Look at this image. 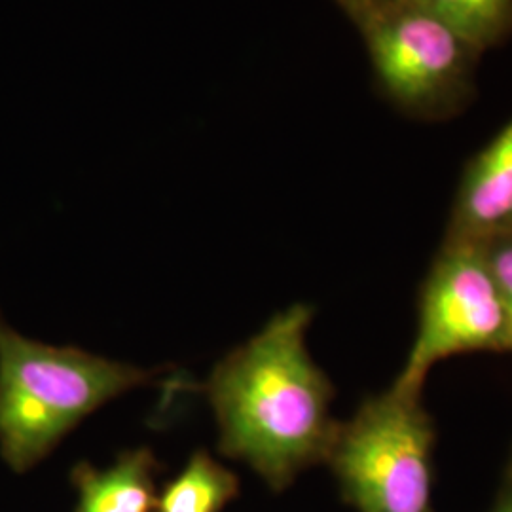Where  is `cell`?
<instances>
[{
  "label": "cell",
  "mask_w": 512,
  "mask_h": 512,
  "mask_svg": "<svg viewBox=\"0 0 512 512\" xmlns=\"http://www.w3.org/2000/svg\"><path fill=\"white\" fill-rule=\"evenodd\" d=\"M311 319L308 304L275 313L198 387L215 412L220 452L247 463L275 492L327 459L338 427L334 385L306 346Z\"/></svg>",
  "instance_id": "1"
},
{
  "label": "cell",
  "mask_w": 512,
  "mask_h": 512,
  "mask_svg": "<svg viewBox=\"0 0 512 512\" xmlns=\"http://www.w3.org/2000/svg\"><path fill=\"white\" fill-rule=\"evenodd\" d=\"M158 372L29 340L0 313V456L27 473L80 421Z\"/></svg>",
  "instance_id": "2"
},
{
  "label": "cell",
  "mask_w": 512,
  "mask_h": 512,
  "mask_svg": "<svg viewBox=\"0 0 512 512\" xmlns=\"http://www.w3.org/2000/svg\"><path fill=\"white\" fill-rule=\"evenodd\" d=\"M435 446L421 393L391 384L338 421L325 463L357 512H437Z\"/></svg>",
  "instance_id": "3"
},
{
  "label": "cell",
  "mask_w": 512,
  "mask_h": 512,
  "mask_svg": "<svg viewBox=\"0 0 512 512\" xmlns=\"http://www.w3.org/2000/svg\"><path fill=\"white\" fill-rule=\"evenodd\" d=\"M363 38L374 80L410 118L444 120L475 90L480 52L412 0H332Z\"/></svg>",
  "instance_id": "4"
},
{
  "label": "cell",
  "mask_w": 512,
  "mask_h": 512,
  "mask_svg": "<svg viewBox=\"0 0 512 512\" xmlns=\"http://www.w3.org/2000/svg\"><path fill=\"white\" fill-rule=\"evenodd\" d=\"M509 351L507 317L484 243L446 236L421 283L418 329L393 385L423 393L440 361Z\"/></svg>",
  "instance_id": "5"
},
{
  "label": "cell",
  "mask_w": 512,
  "mask_h": 512,
  "mask_svg": "<svg viewBox=\"0 0 512 512\" xmlns=\"http://www.w3.org/2000/svg\"><path fill=\"white\" fill-rule=\"evenodd\" d=\"M507 232H512V118L465 167L446 236L486 243Z\"/></svg>",
  "instance_id": "6"
},
{
  "label": "cell",
  "mask_w": 512,
  "mask_h": 512,
  "mask_svg": "<svg viewBox=\"0 0 512 512\" xmlns=\"http://www.w3.org/2000/svg\"><path fill=\"white\" fill-rule=\"evenodd\" d=\"M158 461L150 448L120 454L110 467L78 463L71 473L78 503L74 512H154Z\"/></svg>",
  "instance_id": "7"
},
{
  "label": "cell",
  "mask_w": 512,
  "mask_h": 512,
  "mask_svg": "<svg viewBox=\"0 0 512 512\" xmlns=\"http://www.w3.org/2000/svg\"><path fill=\"white\" fill-rule=\"evenodd\" d=\"M238 494V476L209 452L196 450L156 497L154 512H222Z\"/></svg>",
  "instance_id": "8"
},
{
  "label": "cell",
  "mask_w": 512,
  "mask_h": 512,
  "mask_svg": "<svg viewBox=\"0 0 512 512\" xmlns=\"http://www.w3.org/2000/svg\"><path fill=\"white\" fill-rule=\"evenodd\" d=\"M442 19L480 54L512 33V0H412Z\"/></svg>",
  "instance_id": "9"
},
{
  "label": "cell",
  "mask_w": 512,
  "mask_h": 512,
  "mask_svg": "<svg viewBox=\"0 0 512 512\" xmlns=\"http://www.w3.org/2000/svg\"><path fill=\"white\" fill-rule=\"evenodd\" d=\"M484 249H486V255L490 260L497 287H499V294H501L503 310L507 317L509 353H512V232L486 241Z\"/></svg>",
  "instance_id": "10"
},
{
  "label": "cell",
  "mask_w": 512,
  "mask_h": 512,
  "mask_svg": "<svg viewBox=\"0 0 512 512\" xmlns=\"http://www.w3.org/2000/svg\"><path fill=\"white\" fill-rule=\"evenodd\" d=\"M488 512H512V486H501V492Z\"/></svg>",
  "instance_id": "11"
},
{
  "label": "cell",
  "mask_w": 512,
  "mask_h": 512,
  "mask_svg": "<svg viewBox=\"0 0 512 512\" xmlns=\"http://www.w3.org/2000/svg\"><path fill=\"white\" fill-rule=\"evenodd\" d=\"M503 484H505V486H512V454L511 459H509V465H507V469H505V480H503Z\"/></svg>",
  "instance_id": "12"
}]
</instances>
